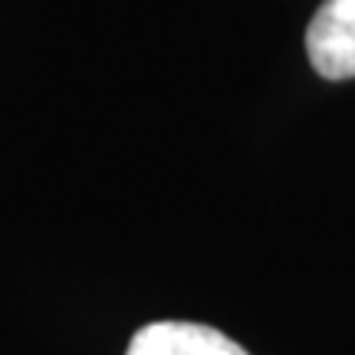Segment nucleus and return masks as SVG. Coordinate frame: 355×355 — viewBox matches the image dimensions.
<instances>
[{
  "mask_svg": "<svg viewBox=\"0 0 355 355\" xmlns=\"http://www.w3.org/2000/svg\"><path fill=\"white\" fill-rule=\"evenodd\" d=\"M306 53L319 76H355V0H322L306 30Z\"/></svg>",
  "mask_w": 355,
  "mask_h": 355,
  "instance_id": "obj_1",
  "label": "nucleus"
},
{
  "mask_svg": "<svg viewBox=\"0 0 355 355\" xmlns=\"http://www.w3.org/2000/svg\"><path fill=\"white\" fill-rule=\"evenodd\" d=\"M125 355H250L243 345H237L220 329L201 326V322H148L141 326Z\"/></svg>",
  "mask_w": 355,
  "mask_h": 355,
  "instance_id": "obj_2",
  "label": "nucleus"
}]
</instances>
